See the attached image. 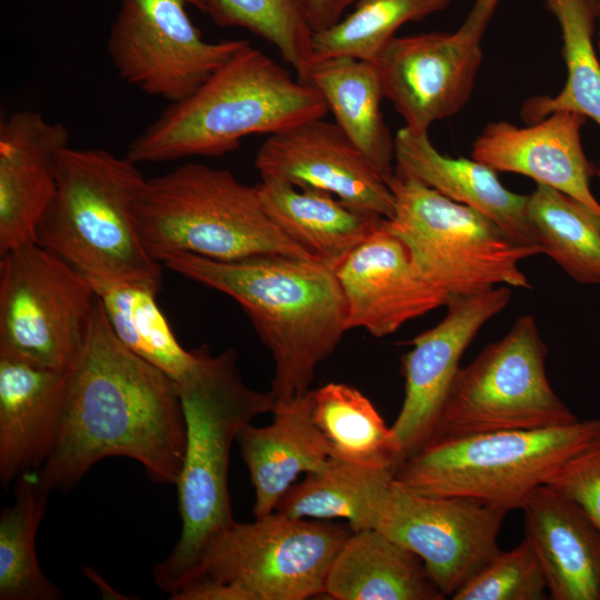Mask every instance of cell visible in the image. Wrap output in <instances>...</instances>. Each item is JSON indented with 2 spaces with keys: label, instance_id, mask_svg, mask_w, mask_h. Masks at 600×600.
I'll use <instances>...</instances> for the list:
<instances>
[{
  "label": "cell",
  "instance_id": "cell-1",
  "mask_svg": "<svg viewBox=\"0 0 600 600\" xmlns=\"http://www.w3.org/2000/svg\"><path fill=\"white\" fill-rule=\"evenodd\" d=\"M184 448L178 383L119 341L97 297L68 369L53 446L34 472L39 489L67 491L109 457L130 458L152 481L176 486Z\"/></svg>",
  "mask_w": 600,
  "mask_h": 600
},
{
  "label": "cell",
  "instance_id": "cell-39",
  "mask_svg": "<svg viewBox=\"0 0 600 600\" xmlns=\"http://www.w3.org/2000/svg\"><path fill=\"white\" fill-rule=\"evenodd\" d=\"M598 50L600 52V17H599V30H598Z\"/></svg>",
  "mask_w": 600,
  "mask_h": 600
},
{
  "label": "cell",
  "instance_id": "cell-23",
  "mask_svg": "<svg viewBox=\"0 0 600 600\" xmlns=\"http://www.w3.org/2000/svg\"><path fill=\"white\" fill-rule=\"evenodd\" d=\"M394 174L481 212L522 244H538L527 217V194L508 190L497 171L472 158L442 154L428 132H414L406 127L398 130Z\"/></svg>",
  "mask_w": 600,
  "mask_h": 600
},
{
  "label": "cell",
  "instance_id": "cell-2",
  "mask_svg": "<svg viewBox=\"0 0 600 600\" xmlns=\"http://www.w3.org/2000/svg\"><path fill=\"white\" fill-rule=\"evenodd\" d=\"M161 264L240 304L273 359L271 391L278 400L307 393L317 368L348 331L344 299L327 262L282 254L214 260L177 252Z\"/></svg>",
  "mask_w": 600,
  "mask_h": 600
},
{
  "label": "cell",
  "instance_id": "cell-36",
  "mask_svg": "<svg viewBox=\"0 0 600 600\" xmlns=\"http://www.w3.org/2000/svg\"><path fill=\"white\" fill-rule=\"evenodd\" d=\"M546 484L578 503L600 531V437L567 460Z\"/></svg>",
  "mask_w": 600,
  "mask_h": 600
},
{
  "label": "cell",
  "instance_id": "cell-21",
  "mask_svg": "<svg viewBox=\"0 0 600 600\" xmlns=\"http://www.w3.org/2000/svg\"><path fill=\"white\" fill-rule=\"evenodd\" d=\"M524 537L541 562L552 600H600V531L570 498L550 486L524 501Z\"/></svg>",
  "mask_w": 600,
  "mask_h": 600
},
{
  "label": "cell",
  "instance_id": "cell-18",
  "mask_svg": "<svg viewBox=\"0 0 600 600\" xmlns=\"http://www.w3.org/2000/svg\"><path fill=\"white\" fill-rule=\"evenodd\" d=\"M587 119L562 110L528 127L489 122L474 140L471 158L497 172L522 174L559 190L600 216V203L590 189L594 168L581 144Z\"/></svg>",
  "mask_w": 600,
  "mask_h": 600
},
{
  "label": "cell",
  "instance_id": "cell-33",
  "mask_svg": "<svg viewBox=\"0 0 600 600\" xmlns=\"http://www.w3.org/2000/svg\"><path fill=\"white\" fill-rule=\"evenodd\" d=\"M452 0H354L338 23L313 34V61L351 57L374 61L400 27L446 10Z\"/></svg>",
  "mask_w": 600,
  "mask_h": 600
},
{
  "label": "cell",
  "instance_id": "cell-6",
  "mask_svg": "<svg viewBox=\"0 0 600 600\" xmlns=\"http://www.w3.org/2000/svg\"><path fill=\"white\" fill-rule=\"evenodd\" d=\"M134 218L146 250L160 263L177 252L214 260L266 254L319 260L271 220L256 184L202 163L147 179L134 201Z\"/></svg>",
  "mask_w": 600,
  "mask_h": 600
},
{
  "label": "cell",
  "instance_id": "cell-8",
  "mask_svg": "<svg viewBox=\"0 0 600 600\" xmlns=\"http://www.w3.org/2000/svg\"><path fill=\"white\" fill-rule=\"evenodd\" d=\"M600 437V420L502 430L430 441L403 460L396 478L411 490L521 509L571 457Z\"/></svg>",
  "mask_w": 600,
  "mask_h": 600
},
{
  "label": "cell",
  "instance_id": "cell-26",
  "mask_svg": "<svg viewBox=\"0 0 600 600\" xmlns=\"http://www.w3.org/2000/svg\"><path fill=\"white\" fill-rule=\"evenodd\" d=\"M310 83L323 98L336 123L384 179L394 173V137L384 122L376 63L351 57L316 61Z\"/></svg>",
  "mask_w": 600,
  "mask_h": 600
},
{
  "label": "cell",
  "instance_id": "cell-22",
  "mask_svg": "<svg viewBox=\"0 0 600 600\" xmlns=\"http://www.w3.org/2000/svg\"><path fill=\"white\" fill-rule=\"evenodd\" d=\"M272 414L270 424L250 423L237 438L254 491V518L273 512L300 474L319 471L332 457L313 420L310 390L278 400Z\"/></svg>",
  "mask_w": 600,
  "mask_h": 600
},
{
  "label": "cell",
  "instance_id": "cell-24",
  "mask_svg": "<svg viewBox=\"0 0 600 600\" xmlns=\"http://www.w3.org/2000/svg\"><path fill=\"white\" fill-rule=\"evenodd\" d=\"M256 184L271 220L319 260L336 267L384 218L349 206L330 192L260 176Z\"/></svg>",
  "mask_w": 600,
  "mask_h": 600
},
{
  "label": "cell",
  "instance_id": "cell-19",
  "mask_svg": "<svg viewBox=\"0 0 600 600\" xmlns=\"http://www.w3.org/2000/svg\"><path fill=\"white\" fill-rule=\"evenodd\" d=\"M69 130L33 110L13 112L0 124V256L36 242L56 192L57 163Z\"/></svg>",
  "mask_w": 600,
  "mask_h": 600
},
{
  "label": "cell",
  "instance_id": "cell-5",
  "mask_svg": "<svg viewBox=\"0 0 600 600\" xmlns=\"http://www.w3.org/2000/svg\"><path fill=\"white\" fill-rule=\"evenodd\" d=\"M138 164L104 149L64 148L56 192L36 242L89 282L143 281L161 286V263L146 250L134 201L146 182Z\"/></svg>",
  "mask_w": 600,
  "mask_h": 600
},
{
  "label": "cell",
  "instance_id": "cell-32",
  "mask_svg": "<svg viewBox=\"0 0 600 600\" xmlns=\"http://www.w3.org/2000/svg\"><path fill=\"white\" fill-rule=\"evenodd\" d=\"M48 496L36 474L16 481L14 502L0 517V600H60V588L41 570L36 536L47 510Z\"/></svg>",
  "mask_w": 600,
  "mask_h": 600
},
{
  "label": "cell",
  "instance_id": "cell-37",
  "mask_svg": "<svg viewBox=\"0 0 600 600\" xmlns=\"http://www.w3.org/2000/svg\"><path fill=\"white\" fill-rule=\"evenodd\" d=\"M313 33L338 23L354 0H299Z\"/></svg>",
  "mask_w": 600,
  "mask_h": 600
},
{
  "label": "cell",
  "instance_id": "cell-11",
  "mask_svg": "<svg viewBox=\"0 0 600 600\" xmlns=\"http://www.w3.org/2000/svg\"><path fill=\"white\" fill-rule=\"evenodd\" d=\"M97 294L37 242L0 256V352L68 370L83 344Z\"/></svg>",
  "mask_w": 600,
  "mask_h": 600
},
{
  "label": "cell",
  "instance_id": "cell-38",
  "mask_svg": "<svg viewBox=\"0 0 600 600\" xmlns=\"http://www.w3.org/2000/svg\"><path fill=\"white\" fill-rule=\"evenodd\" d=\"M499 2L500 0H474L460 28L481 39Z\"/></svg>",
  "mask_w": 600,
  "mask_h": 600
},
{
  "label": "cell",
  "instance_id": "cell-30",
  "mask_svg": "<svg viewBox=\"0 0 600 600\" xmlns=\"http://www.w3.org/2000/svg\"><path fill=\"white\" fill-rule=\"evenodd\" d=\"M527 217L537 243L569 277L600 284V216L544 184L527 194Z\"/></svg>",
  "mask_w": 600,
  "mask_h": 600
},
{
  "label": "cell",
  "instance_id": "cell-14",
  "mask_svg": "<svg viewBox=\"0 0 600 600\" xmlns=\"http://www.w3.org/2000/svg\"><path fill=\"white\" fill-rule=\"evenodd\" d=\"M481 39L461 28L394 37L376 63L383 98L406 128L428 132L432 123L468 103L482 63Z\"/></svg>",
  "mask_w": 600,
  "mask_h": 600
},
{
  "label": "cell",
  "instance_id": "cell-16",
  "mask_svg": "<svg viewBox=\"0 0 600 600\" xmlns=\"http://www.w3.org/2000/svg\"><path fill=\"white\" fill-rule=\"evenodd\" d=\"M260 176L327 191L357 209L391 219L393 193L336 122L313 119L270 134L254 159Z\"/></svg>",
  "mask_w": 600,
  "mask_h": 600
},
{
  "label": "cell",
  "instance_id": "cell-29",
  "mask_svg": "<svg viewBox=\"0 0 600 600\" xmlns=\"http://www.w3.org/2000/svg\"><path fill=\"white\" fill-rule=\"evenodd\" d=\"M119 341L176 382L194 366V349L186 350L162 314L156 294L160 287L143 281L89 282Z\"/></svg>",
  "mask_w": 600,
  "mask_h": 600
},
{
  "label": "cell",
  "instance_id": "cell-10",
  "mask_svg": "<svg viewBox=\"0 0 600 600\" xmlns=\"http://www.w3.org/2000/svg\"><path fill=\"white\" fill-rule=\"evenodd\" d=\"M546 357L536 319L530 314L518 317L506 336L460 367L427 443L577 422L579 419L550 386Z\"/></svg>",
  "mask_w": 600,
  "mask_h": 600
},
{
  "label": "cell",
  "instance_id": "cell-9",
  "mask_svg": "<svg viewBox=\"0 0 600 600\" xmlns=\"http://www.w3.org/2000/svg\"><path fill=\"white\" fill-rule=\"evenodd\" d=\"M396 201L388 229L407 246L422 277L452 297L471 296L499 284L530 289L519 268L543 253L516 241L481 212L394 173L386 179Z\"/></svg>",
  "mask_w": 600,
  "mask_h": 600
},
{
  "label": "cell",
  "instance_id": "cell-7",
  "mask_svg": "<svg viewBox=\"0 0 600 600\" xmlns=\"http://www.w3.org/2000/svg\"><path fill=\"white\" fill-rule=\"evenodd\" d=\"M332 520L273 511L216 532L172 600H304L324 596L330 564L352 533Z\"/></svg>",
  "mask_w": 600,
  "mask_h": 600
},
{
  "label": "cell",
  "instance_id": "cell-12",
  "mask_svg": "<svg viewBox=\"0 0 600 600\" xmlns=\"http://www.w3.org/2000/svg\"><path fill=\"white\" fill-rule=\"evenodd\" d=\"M201 0H120L107 42L118 76L171 102L193 93L247 40L210 42L188 16Z\"/></svg>",
  "mask_w": 600,
  "mask_h": 600
},
{
  "label": "cell",
  "instance_id": "cell-34",
  "mask_svg": "<svg viewBox=\"0 0 600 600\" xmlns=\"http://www.w3.org/2000/svg\"><path fill=\"white\" fill-rule=\"evenodd\" d=\"M201 11L219 27L242 28L272 44L308 82L314 33L299 0H201Z\"/></svg>",
  "mask_w": 600,
  "mask_h": 600
},
{
  "label": "cell",
  "instance_id": "cell-3",
  "mask_svg": "<svg viewBox=\"0 0 600 600\" xmlns=\"http://www.w3.org/2000/svg\"><path fill=\"white\" fill-rule=\"evenodd\" d=\"M196 363L178 383L186 421V448L177 482L181 533L170 554L157 562L153 578L170 596L187 581L207 541L234 521L229 492L232 443L241 430L274 410L270 390L248 387L237 352L194 349Z\"/></svg>",
  "mask_w": 600,
  "mask_h": 600
},
{
  "label": "cell",
  "instance_id": "cell-17",
  "mask_svg": "<svg viewBox=\"0 0 600 600\" xmlns=\"http://www.w3.org/2000/svg\"><path fill=\"white\" fill-rule=\"evenodd\" d=\"M349 329L389 336L450 299L428 282L407 246L382 224L336 267Z\"/></svg>",
  "mask_w": 600,
  "mask_h": 600
},
{
  "label": "cell",
  "instance_id": "cell-4",
  "mask_svg": "<svg viewBox=\"0 0 600 600\" xmlns=\"http://www.w3.org/2000/svg\"><path fill=\"white\" fill-rule=\"evenodd\" d=\"M328 112L310 83L248 42L193 93L169 103L126 157L137 164L221 157L248 136H270Z\"/></svg>",
  "mask_w": 600,
  "mask_h": 600
},
{
  "label": "cell",
  "instance_id": "cell-40",
  "mask_svg": "<svg viewBox=\"0 0 600 600\" xmlns=\"http://www.w3.org/2000/svg\"><path fill=\"white\" fill-rule=\"evenodd\" d=\"M594 174H597V176L600 178V163H599L598 167L594 169Z\"/></svg>",
  "mask_w": 600,
  "mask_h": 600
},
{
  "label": "cell",
  "instance_id": "cell-31",
  "mask_svg": "<svg viewBox=\"0 0 600 600\" xmlns=\"http://www.w3.org/2000/svg\"><path fill=\"white\" fill-rule=\"evenodd\" d=\"M312 417L327 438L332 457L351 462L398 466L391 428L358 389L330 382L310 390Z\"/></svg>",
  "mask_w": 600,
  "mask_h": 600
},
{
  "label": "cell",
  "instance_id": "cell-27",
  "mask_svg": "<svg viewBox=\"0 0 600 600\" xmlns=\"http://www.w3.org/2000/svg\"><path fill=\"white\" fill-rule=\"evenodd\" d=\"M394 468L367 466L331 457L316 472L293 483L276 510L294 519H344L353 531L373 529Z\"/></svg>",
  "mask_w": 600,
  "mask_h": 600
},
{
  "label": "cell",
  "instance_id": "cell-13",
  "mask_svg": "<svg viewBox=\"0 0 600 600\" xmlns=\"http://www.w3.org/2000/svg\"><path fill=\"white\" fill-rule=\"evenodd\" d=\"M507 513L473 499L416 492L394 476L373 529L417 554L451 598L501 550L498 536Z\"/></svg>",
  "mask_w": 600,
  "mask_h": 600
},
{
  "label": "cell",
  "instance_id": "cell-25",
  "mask_svg": "<svg viewBox=\"0 0 600 600\" xmlns=\"http://www.w3.org/2000/svg\"><path fill=\"white\" fill-rule=\"evenodd\" d=\"M324 596L336 600H442L422 560L376 529L352 531L333 558Z\"/></svg>",
  "mask_w": 600,
  "mask_h": 600
},
{
  "label": "cell",
  "instance_id": "cell-15",
  "mask_svg": "<svg viewBox=\"0 0 600 600\" xmlns=\"http://www.w3.org/2000/svg\"><path fill=\"white\" fill-rule=\"evenodd\" d=\"M510 299L507 286L452 297L446 304V317L411 340L412 349L402 362L404 398L390 427L398 466L427 443L463 352L484 323L506 309Z\"/></svg>",
  "mask_w": 600,
  "mask_h": 600
},
{
  "label": "cell",
  "instance_id": "cell-20",
  "mask_svg": "<svg viewBox=\"0 0 600 600\" xmlns=\"http://www.w3.org/2000/svg\"><path fill=\"white\" fill-rule=\"evenodd\" d=\"M68 370L0 352V479L37 472L54 442Z\"/></svg>",
  "mask_w": 600,
  "mask_h": 600
},
{
  "label": "cell",
  "instance_id": "cell-35",
  "mask_svg": "<svg viewBox=\"0 0 600 600\" xmlns=\"http://www.w3.org/2000/svg\"><path fill=\"white\" fill-rule=\"evenodd\" d=\"M549 596L538 554L527 537L500 550L452 597L453 600H544Z\"/></svg>",
  "mask_w": 600,
  "mask_h": 600
},
{
  "label": "cell",
  "instance_id": "cell-28",
  "mask_svg": "<svg viewBox=\"0 0 600 600\" xmlns=\"http://www.w3.org/2000/svg\"><path fill=\"white\" fill-rule=\"evenodd\" d=\"M562 37L567 80L556 96L526 100L520 116L530 124L557 111H573L600 127V61L593 36L600 17V0H546Z\"/></svg>",
  "mask_w": 600,
  "mask_h": 600
}]
</instances>
